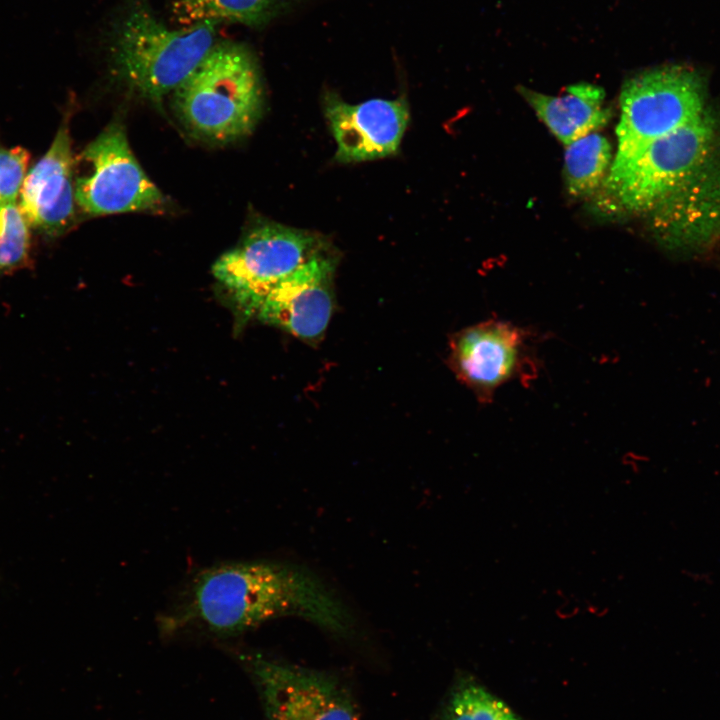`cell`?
Wrapping results in <instances>:
<instances>
[{"label":"cell","instance_id":"cell-3","mask_svg":"<svg viewBox=\"0 0 720 720\" xmlns=\"http://www.w3.org/2000/svg\"><path fill=\"white\" fill-rule=\"evenodd\" d=\"M174 104L185 125L209 141L225 143L250 134L263 108L255 55L240 43L215 44L174 90Z\"/></svg>","mask_w":720,"mask_h":720},{"label":"cell","instance_id":"cell-7","mask_svg":"<svg viewBox=\"0 0 720 720\" xmlns=\"http://www.w3.org/2000/svg\"><path fill=\"white\" fill-rule=\"evenodd\" d=\"M532 337L509 321H481L452 336L449 366L480 402L488 403L504 385L534 376Z\"/></svg>","mask_w":720,"mask_h":720},{"label":"cell","instance_id":"cell-14","mask_svg":"<svg viewBox=\"0 0 720 720\" xmlns=\"http://www.w3.org/2000/svg\"><path fill=\"white\" fill-rule=\"evenodd\" d=\"M611 156L609 141L597 132L567 145L564 178L569 194L587 197L597 192L609 172Z\"/></svg>","mask_w":720,"mask_h":720},{"label":"cell","instance_id":"cell-12","mask_svg":"<svg viewBox=\"0 0 720 720\" xmlns=\"http://www.w3.org/2000/svg\"><path fill=\"white\" fill-rule=\"evenodd\" d=\"M517 90L565 146L605 126L610 118V110L604 103V90L591 83L569 85L564 93L556 96L522 85Z\"/></svg>","mask_w":720,"mask_h":720},{"label":"cell","instance_id":"cell-5","mask_svg":"<svg viewBox=\"0 0 720 720\" xmlns=\"http://www.w3.org/2000/svg\"><path fill=\"white\" fill-rule=\"evenodd\" d=\"M308 232L276 223L254 226L216 260L212 272L238 311L254 318L263 299L283 280L320 254Z\"/></svg>","mask_w":720,"mask_h":720},{"label":"cell","instance_id":"cell-16","mask_svg":"<svg viewBox=\"0 0 720 720\" xmlns=\"http://www.w3.org/2000/svg\"><path fill=\"white\" fill-rule=\"evenodd\" d=\"M29 222L19 204L0 207V272L16 269L28 257Z\"/></svg>","mask_w":720,"mask_h":720},{"label":"cell","instance_id":"cell-13","mask_svg":"<svg viewBox=\"0 0 720 720\" xmlns=\"http://www.w3.org/2000/svg\"><path fill=\"white\" fill-rule=\"evenodd\" d=\"M304 0H173L174 20L182 27L199 23L236 22L262 27Z\"/></svg>","mask_w":720,"mask_h":720},{"label":"cell","instance_id":"cell-17","mask_svg":"<svg viewBox=\"0 0 720 720\" xmlns=\"http://www.w3.org/2000/svg\"><path fill=\"white\" fill-rule=\"evenodd\" d=\"M29 161L30 154L23 147H0V207L16 203Z\"/></svg>","mask_w":720,"mask_h":720},{"label":"cell","instance_id":"cell-11","mask_svg":"<svg viewBox=\"0 0 720 720\" xmlns=\"http://www.w3.org/2000/svg\"><path fill=\"white\" fill-rule=\"evenodd\" d=\"M74 159L67 121L51 146L27 173L19 206L29 224L48 235L68 229L75 218Z\"/></svg>","mask_w":720,"mask_h":720},{"label":"cell","instance_id":"cell-10","mask_svg":"<svg viewBox=\"0 0 720 720\" xmlns=\"http://www.w3.org/2000/svg\"><path fill=\"white\" fill-rule=\"evenodd\" d=\"M334 267L330 257L316 255L263 299L254 318L308 344L318 343L334 310Z\"/></svg>","mask_w":720,"mask_h":720},{"label":"cell","instance_id":"cell-9","mask_svg":"<svg viewBox=\"0 0 720 720\" xmlns=\"http://www.w3.org/2000/svg\"><path fill=\"white\" fill-rule=\"evenodd\" d=\"M323 108L337 145L335 159L341 163L373 160L397 153L409 122V108L404 97L349 104L336 93L327 92Z\"/></svg>","mask_w":720,"mask_h":720},{"label":"cell","instance_id":"cell-1","mask_svg":"<svg viewBox=\"0 0 720 720\" xmlns=\"http://www.w3.org/2000/svg\"><path fill=\"white\" fill-rule=\"evenodd\" d=\"M599 209L641 216L667 247L697 251L720 237V112L696 69L666 65L636 97Z\"/></svg>","mask_w":720,"mask_h":720},{"label":"cell","instance_id":"cell-2","mask_svg":"<svg viewBox=\"0 0 720 720\" xmlns=\"http://www.w3.org/2000/svg\"><path fill=\"white\" fill-rule=\"evenodd\" d=\"M283 616L301 617L336 634L353 626L347 607L318 577L298 565L272 561L228 562L200 571L160 623L167 632L193 625L233 636Z\"/></svg>","mask_w":720,"mask_h":720},{"label":"cell","instance_id":"cell-6","mask_svg":"<svg viewBox=\"0 0 720 720\" xmlns=\"http://www.w3.org/2000/svg\"><path fill=\"white\" fill-rule=\"evenodd\" d=\"M79 160L83 170L75 179V200L87 214L160 212L167 207V198L142 170L119 122L89 143Z\"/></svg>","mask_w":720,"mask_h":720},{"label":"cell","instance_id":"cell-8","mask_svg":"<svg viewBox=\"0 0 720 720\" xmlns=\"http://www.w3.org/2000/svg\"><path fill=\"white\" fill-rule=\"evenodd\" d=\"M268 720H357L345 691L328 676L249 656Z\"/></svg>","mask_w":720,"mask_h":720},{"label":"cell","instance_id":"cell-4","mask_svg":"<svg viewBox=\"0 0 720 720\" xmlns=\"http://www.w3.org/2000/svg\"><path fill=\"white\" fill-rule=\"evenodd\" d=\"M214 22L169 29L146 0H136L115 24L110 58L117 75L130 88L159 101L174 91L215 46Z\"/></svg>","mask_w":720,"mask_h":720},{"label":"cell","instance_id":"cell-15","mask_svg":"<svg viewBox=\"0 0 720 720\" xmlns=\"http://www.w3.org/2000/svg\"><path fill=\"white\" fill-rule=\"evenodd\" d=\"M441 719L523 720L471 676H463L455 683L443 708Z\"/></svg>","mask_w":720,"mask_h":720}]
</instances>
